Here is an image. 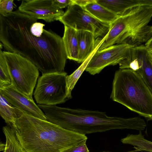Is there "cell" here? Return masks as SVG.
Returning a JSON list of instances; mask_svg holds the SVG:
<instances>
[{
  "mask_svg": "<svg viewBox=\"0 0 152 152\" xmlns=\"http://www.w3.org/2000/svg\"><path fill=\"white\" fill-rule=\"evenodd\" d=\"M18 9L0 15V41L7 51L32 62L42 74L64 71L67 59L62 38Z\"/></svg>",
  "mask_w": 152,
  "mask_h": 152,
  "instance_id": "obj_1",
  "label": "cell"
},
{
  "mask_svg": "<svg viewBox=\"0 0 152 152\" xmlns=\"http://www.w3.org/2000/svg\"><path fill=\"white\" fill-rule=\"evenodd\" d=\"M17 114L15 125L12 126L27 152H62L87 140L85 135L63 129L17 108Z\"/></svg>",
  "mask_w": 152,
  "mask_h": 152,
  "instance_id": "obj_2",
  "label": "cell"
},
{
  "mask_svg": "<svg viewBox=\"0 0 152 152\" xmlns=\"http://www.w3.org/2000/svg\"><path fill=\"white\" fill-rule=\"evenodd\" d=\"M47 121L68 130L85 135L115 129L137 130L140 125L137 117L125 118L109 116L106 112L55 105L38 104Z\"/></svg>",
  "mask_w": 152,
  "mask_h": 152,
  "instance_id": "obj_3",
  "label": "cell"
},
{
  "mask_svg": "<svg viewBox=\"0 0 152 152\" xmlns=\"http://www.w3.org/2000/svg\"><path fill=\"white\" fill-rule=\"evenodd\" d=\"M110 99L152 120V93L141 75L129 69L115 72Z\"/></svg>",
  "mask_w": 152,
  "mask_h": 152,
  "instance_id": "obj_4",
  "label": "cell"
},
{
  "mask_svg": "<svg viewBox=\"0 0 152 152\" xmlns=\"http://www.w3.org/2000/svg\"><path fill=\"white\" fill-rule=\"evenodd\" d=\"M152 7L130 9L110 24L104 43L107 47L123 44L136 46L146 43L152 37Z\"/></svg>",
  "mask_w": 152,
  "mask_h": 152,
  "instance_id": "obj_5",
  "label": "cell"
},
{
  "mask_svg": "<svg viewBox=\"0 0 152 152\" xmlns=\"http://www.w3.org/2000/svg\"><path fill=\"white\" fill-rule=\"evenodd\" d=\"M6 59L11 85L28 98L32 95L39 75L38 68L30 61L20 55L3 51Z\"/></svg>",
  "mask_w": 152,
  "mask_h": 152,
  "instance_id": "obj_6",
  "label": "cell"
},
{
  "mask_svg": "<svg viewBox=\"0 0 152 152\" xmlns=\"http://www.w3.org/2000/svg\"><path fill=\"white\" fill-rule=\"evenodd\" d=\"M64 71L42 74L38 78L34 93L38 104L55 105L68 100Z\"/></svg>",
  "mask_w": 152,
  "mask_h": 152,
  "instance_id": "obj_7",
  "label": "cell"
},
{
  "mask_svg": "<svg viewBox=\"0 0 152 152\" xmlns=\"http://www.w3.org/2000/svg\"><path fill=\"white\" fill-rule=\"evenodd\" d=\"M58 20L77 31H86L92 33L95 38H103L108 33L110 24L98 20L84 7L73 4L68 7L66 11Z\"/></svg>",
  "mask_w": 152,
  "mask_h": 152,
  "instance_id": "obj_8",
  "label": "cell"
},
{
  "mask_svg": "<svg viewBox=\"0 0 152 152\" xmlns=\"http://www.w3.org/2000/svg\"><path fill=\"white\" fill-rule=\"evenodd\" d=\"M132 47L134 46L123 44L114 45L100 51L97 50L85 70L94 75L107 66L119 64L126 58L129 49Z\"/></svg>",
  "mask_w": 152,
  "mask_h": 152,
  "instance_id": "obj_9",
  "label": "cell"
},
{
  "mask_svg": "<svg viewBox=\"0 0 152 152\" xmlns=\"http://www.w3.org/2000/svg\"><path fill=\"white\" fill-rule=\"evenodd\" d=\"M18 9L37 19L49 23L58 20L64 13L54 4L53 0H23Z\"/></svg>",
  "mask_w": 152,
  "mask_h": 152,
  "instance_id": "obj_10",
  "label": "cell"
},
{
  "mask_svg": "<svg viewBox=\"0 0 152 152\" xmlns=\"http://www.w3.org/2000/svg\"><path fill=\"white\" fill-rule=\"evenodd\" d=\"M0 93L12 106L29 115L47 120L44 113L33 99L28 98L11 85L0 87Z\"/></svg>",
  "mask_w": 152,
  "mask_h": 152,
  "instance_id": "obj_11",
  "label": "cell"
},
{
  "mask_svg": "<svg viewBox=\"0 0 152 152\" xmlns=\"http://www.w3.org/2000/svg\"><path fill=\"white\" fill-rule=\"evenodd\" d=\"M79 57L77 62L83 63L93 53L97 44V39L91 32L86 31H77Z\"/></svg>",
  "mask_w": 152,
  "mask_h": 152,
  "instance_id": "obj_12",
  "label": "cell"
},
{
  "mask_svg": "<svg viewBox=\"0 0 152 152\" xmlns=\"http://www.w3.org/2000/svg\"><path fill=\"white\" fill-rule=\"evenodd\" d=\"M64 35L62 37L67 58L77 62L79 48L77 31L64 26Z\"/></svg>",
  "mask_w": 152,
  "mask_h": 152,
  "instance_id": "obj_13",
  "label": "cell"
},
{
  "mask_svg": "<svg viewBox=\"0 0 152 152\" xmlns=\"http://www.w3.org/2000/svg\"><path fill=\"white\" fill-rule=\"evenodd\" d=\"M84 7L92 15L103 22L111 24L119 16L98 3L96 0Z\"/></svg>",
  "mask_w": 152,
  "mask_h": 152,
  "instance_id": "obj_14",
  "label": "cell"
},
{
  "mask_svg": "<svg viewBox=\"0 0 152 152\" xmlns=\"http://www.w3.org/2000/svg\"><path fill=\"white\" fill-rule=\"evenodd\" d=\"M103 39L99 40L94 50L91 54L83 62L80 66L72 74L66 77V92L68 99L72 98L71 92L76 83L85 69L91 58L97 50L101 44Z\"/></svg>",
  "mask_w": 152,
  "mask_h": 152,
  "instance_id": "obj_15",
  "label": "cell"
},
{
  "mask_svg": "<svg viewBox=\"0 0 152 152\" xmlns=\"http://www.w3.org/2000/svg\"><path fill=\"white\" fill-rule=\"evenodd\" d=\"M121 141L124 144L133 146L138 151L152 152V142L146 139L141 131L138 134H129L121 139Z\"/></svg>",
  "mask_w": 152,
  "mask_h": 152,
  "instance_id": "obj_16",
  "label": "cell"
},
{
  "mask_svg": "<svg viewBox=\"0 0 152 152\" xmlns=\"http://www.w3.org/2000/svg\"><path fill=\"white\" fill-rule=\"evenodd\" d=\"M3 131L6 138V146L4 152H27L18 140L12 126L7 125L4 126Z\"/></svg>",
  "mask_w": 152,
  "mask_h": 152,
  "instance_id": "obj_17",
  "label": "cell"
},
{
  "mask_svg": "<svg viewBox=\"0 0 152 152\" xmlns=\"http://www.w3.org/2000/svg\"><path fill=\"white\" fill-rule=\"evenodd\" d=\"M16 109L0 93V114L7 125H15L17 119Z\"/></svg>",
  "mask_w": 152,
  "mask_h": 152,
  "instance_id": "obj_18",
  "label": "cell"
},
{
  "mask_svg": "<svg viewBox=\"0 0 152 152\" xmlns=\"http://www.w3.org/2000/svg\"><path fill=\"white\" fill-rule=\"evenodd\" d=\"M136 71L141 75L152 93V65L148 59L147 53L143 56L140 68Z\"/></svg>",
  "mask_w": 152,
  "mask_h": 152,
  "instance_id": "obj_19",
  "label": "cell"
},
{
  "mask_svg": "<svg viewBox=\"0 0 152 152\" xmlns=\"http://www.w3.org/2000/svg\"><path fill=\"white\" fill-rule=\"evenodd\" d=\"M11 84L7 63L0 49V87Z\"/></svg>",
  "mask_w": 152,
  "mask_h": 152,
  "instance_id": "obj_20",
  "label": "cell"
},
{
  "mask_svg": "<svg viewBox=\"0 0 152 152\" xmlns=\"http://www.w3.org/2000/svg\"><path fill=\"white\" fill-rule=\"evenodd\" d=\"M13 0H0V15L5 16L13 11Z\"/></svg>",
  "mask_w": 152,
  "mask_h": 152,
  "instance_id": "obj_21",
  "label": "cell"
},
{
  "mask_svg": "<svg viewBox=\"0 0 152 152\" xmlns=\"http://www.w3.org/2000/svg\"><path fill=\"white\" fill-rule=\"evenodd\" d=\"M86 141L69 148L62 152H90L86 145Z\"/></svg>",
  "mask_w": 152,
  "mask_h": 152,
  "instance_id": "obj_22",
  "label": "cell"
},
{
  "mask_svg": "<svg viewBox=\"0 0 152 152\" xmlns=\"http://www.w3.org/2000/svg\"><path fill=\"white\" fill-rule=\"evenodd\" d=\"M54 4L58 8L62 9L73 4V0H53Z\"/></svg>",
  "mask_w": 152,
  "mask_h": 152,
  "instance_id": "obj_23",
  "label": "cell"
},
{
  "mask_svg": "<svg viewBox=\"0 0 152 152\" xmlns=\"http://www.w3.org/2000/svg\"><path fill=\"white\" fill-rule=\"evenodd\" d=\"M93 1L94 0H73V4H77L83 7H85L86 5Z\"/></svg>",
  "mask_w": 152,
  "mask_h": 152,
  "instance_id": "obj_24",
  "label": "cell"
},
{
  "mask_svg": "<svg viewBox=\"0 0 152 152\" xmlns=\"http://www.w3.org/2000/svg\"><path fill=\"white\" fill-rule=\"evenodd\" d=\"M145 45L147 50L152 49V37L145 44Z\"/></svg>",
  "mask_w": 152,
  "mask_h": 152,
  "instance_id": "obj_25",
  "label": "cell"
},
{
  "mask_svg": "<svg viewBox=\"0 0 152 152\" xmlns=\"http://www.w3.org/2000/svg\"><path fill=\"white\" fill-rule=\"evenodd\" d=\"M147 54L148 59L152 65V49L147 50Z\"/></svg>",
  "mask_w": 152,
  "mask_h": 152,
  "instance_id": "obj_26",
  "label": "cell"
},
{
  "mask_svg": "<svg viewBox=\"0 0 152 152\" xmlns=\"http://www.w3.org/2000/svg\"><path fill=\"white\" fill-rule=\"evenodd\" d=\"M6 144L2 143L1 142L0 143V151H4L5 148Z\"/></svg>",
  "mask_w": 152,
  "mask_h": 152,
  "instance_id": "obj_27",
  "label": "cell"
},
{
  "mask_svg": "<svg viewBox=\"0 0 152 152\" xmlns=\"http://www.w3.org/2000/svg\"><path fill=\"white\" fill-rule=\"evenodd\" d=\"M110 152L104 151V152ZM125 152H148L145 151H138L136 150H134L128 151Z\"/></svg>",
  "mask_w": 152,
  "mask_h": 152,
  "instance_id": "obj_28",
  "label": "cell"
}]
</instances>
